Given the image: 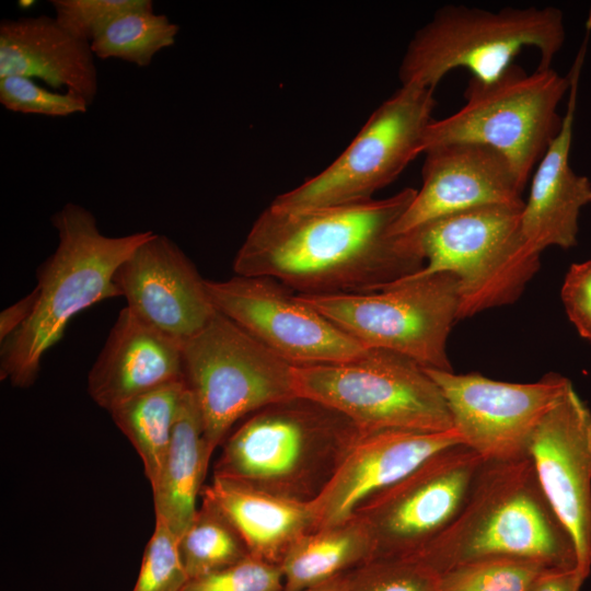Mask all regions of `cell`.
<instances>
[{
    "instance_id": "cell-25",
    "label": "cell",
    "mask_w": 591,
    "mask_h": 591,
    "mask_svg": "<svg viewBox=\"0 0 591 591\" xmlns=\"http://www.w3.org/2000/svg\"><path fill=\"white\" fill-rule=\"evenodd\" d=\"M187 390L185 380L166 383L109 412L117 428L137 451L151 489L159 480Z\"/></svg>"
},
{
    "instance_id": "cell-34",
    "label": "cell",
    "mask_w": 591,
    "mask_h": 591,
    "mask_svg": "<svg viewBox=\"0 0 591 591\" xmlns=\"http://www.w3.org/2000/svg\"><path fill=\"white\" fill-rule=\"evenodd\" d=\"M560 297L578 333L591 341V259L569 267Z\"/></svg>"
},
{
    "instance_id": "cell-4",
    "label": "cell",
    "mask_w": 591,
    "mask_h": 591,
    "mask_svg": "<svg viewBox=\"0 0 591 591\" xmlns=\"http://www.w3.org/2000/svg\"><path fill=\"white\" fill-rule=\"evenodd\" d=\"M359 437L348 417L297 395L251 414L227 437L213 476L310 503Z\"/></svg>"
},
{
    "instance_id": "cell-21",
    "label": "cell",
    "mask_w": 591,
    "mask_h": 591,
    "mask_svg": "<svg viewBox=\"0 0 591 591\" xmlns=\"http://www.w3.org/2000/svg\"><path fill=\"white\" fill-rule=\"evenodd\" d=\"M37 78L66 88L92 105L99 89L91 43L65 28L54 16H22L0 22V78Z\"/></svg>"
},
{
    "instance_id": "cell-14",
    "label": "cell",
    "mask_w": 591,
    "mask_h": 591,
    "mask_svg": "<svg viewBox=\"0 0 591 591\" xmlns=\"http://www.w3.org/2000/svg\"><path fill=\"white\" fill-rule=\"evenodd\" d=\"M425 370L439 386L463 444L484 462L526 456L536 427L571 384L556 373L533 383H510L477 373Z\"/></svg>"
},
{
    "instance_id": "cell-27",
    "label": "cell",
    "mask_w": 591,
    "mask_h": 591,
    "mask_svg": "<svg viewBox=\"0 0 591 591\" xmlns=\"http://www.w3.org/2000/svg\"><path fill=\"white\" fill-rule=\"evenodd\" d=\"M177 545L188 579L229 567L250 556L230 520L212 501L201 496L194 519L178 537Z\"/></svg>"
},
{
    "instance_id": "cell-2",
    "label": "cell",
    "mask_w": 591,
    "mask_h": 591,
    "mask_svg": "<svg viewBox=\"0 0 591 591\" xmlns=\"http://www.w3.org/2000/svg\"><path fill=\"white\" fill-rule=\"evenodd\" d=\"M577 568L573 543L548 503L529 455L485 462L452 522L412 557L441 575L484 558Z\"/></svg>"
},
{
    "instance_id": "cell-9",
    "label": "cell",
    "mask_w": 591,
    "mask_h": 591,
    "mask_svg": "<svg viewBox=\"0 0 591 591\" xmlns=\"http://www.w3.org/2000/svg\"><path fill=\"white\" fill-rule=\"evenodd\" d=\"M183 362L211 454L241 418L297 396L294 366L218 311L183 344Z\"/></svg>"
},
{
    "instance_id": "cell-22",
    "label": "cell",
    "mask_w": 591,
    "mask_h": 591,
    "mask_svg": "<svg viewBox=\"0 0 591 591\" xmlns=\"http://www.w3.org/2000/svg\"><path fill=\"white\" fill-rule=\"evenodd\" d=\"M201 497L230 520L251 556L279 565L303 534L315 529L310 503L291 500L236 480L213 476Z\"/></svg>"
},
{
    "instance_id": "cell-7",
    "label": "cell",
    "mask_w": 591,
    "mask_h": 591,
    "mask_svg": "<svg viewBox=\"0 0 591 591\" xmlns=\"http://www.w3.org/2000/svg\"><path fill=\"white\" fill-rule=\"evenodd\" d=\"M523 206L479 207L415 230L427 264L410 277L452 274L457 321L513 303L540 267L521 231Z\"/></svg>"
},
{
    "instance_id": "cell-15",
    "label": "cell",
    "mask_w": 591,
    "mask_h": 591,
    "mask_svg": "<svg viewBox=\"0 0 591 591\" xmlns=\"http://www.w3.org/2000/svg\"><path fill=\"white\" fill-rule=\"evenodd\" d=\"M528 455L538 484L572 540L578 570H591V409L572 383L533 432Z\"/></svg>"
},
{
    "instance_id": "cell-13",
    "label": "cell",
    "mask_w": 591,
    "mask_h": 591,
    "mask_svg": "<svg viewBox=\"0 0 591 591\" xmlns=\"http://www.w3.org/2000/svg\"><path fill=\"white\" fill-rule=\"evenodd\" d=\"M215 309L294 367L349 361L367 348L266 276L206 280Z\"/></svg>"
},
{
    "instance_id": "cell-31",
    "label": "cell",
    "mask_w": 591,
    "mask_h": 591,
    "mask_svg": "<svg viewBox=\"0 0 591 591\" xmlns=\"http://www.w3.org/2000/svg\"><path fill=\"white\" fill-rule=\"evenodd\" d=\"M0 103L11 112L51 117L85 113L89 107L74 92H51L23 76L0 78Z\"/></svg>"
},
{
    "instance_id": "cell-18",
    "label": "cell",
    "mask_w": 591,
    "mask_h": 591,
    "mask_svg": "<svg viewBox=\"0 0 591 591\" xmlns=\"http://www.w3.org/2000/svg\"><path fill=\"white\" fill-rule=\"evenodd\" d=\"M463 444L459 431H382L360 434L332 479L312 501L315 529L351 519L371 497L393 485L436 452Z\"/></svg>"
},
{
    "instance_id": "cell-28",
    "label": "cell",
    "mask_w": 591,
    "mask_h": 591,
    "mask_svg": "<svg viewBox=\"0 0 591 591\" xmlns=\"http://www.w3.org/2000/svg\"><path fill=\"white\" fill-rule=\"evenodd\" d=\"M520 558L494 557L457 565L440 575V591H529L545 569Z\"/></svg>"
},
{
    "instance_id": "cell-29",
    "label": "cell",
    "mask_w": 591,
    "mask_h": 591,
    "mask_svg": "<svg viewBox=\"0 0 591 591\" xmlns=\"http://www.w3.org/2000/svg\"><path fill=\"white\" fill-rule=\"evenodd\" d=\"M348 591H440V575L410 558H375L347 573Z\"/></svg>"
},
{
    "instance_id": "cell-32",
    "label": "cell",
    "mask_w": 591,
    "mask_h": 591,
    "mask_svg": "<svg viewBox=\"0 0 591 591\" xmlns=\"http://www.w3.org/2000/svg\"><path fill=\"white\" fill-rule=\"evenodd\" d=\"M181 591H283L279 565L248 556L229 567L188 579Z\"/></svg>"
},
{
    "instance_id": "cell-36",
    "label": "cell",
    "mask_w": 591,
    "mask_h": 591,
    "mask_svg": "<svg viewBox=\"0 0 591 591\" xmlns=\"http://www.w3.org/2000/svg\"><path fill=\"white\" fill-rule=\"evenodd\" d=\"M37 300L34 288L27 296L11 304L0 313V343L20 328L31 316Z\"/></svg>"
},
{
    "instance_id": "cell-26",
    "label": "cell",
    "mask_w": 591,
    "mask_h": 591,
    "mask_svg": "<svg viewBox=\"0 0 591 591\" xmlns=\"http://www.w3.org/2000/svg\"><path fill=\"white\" fill-rule=\"evenodd\" d=\"M178 31L165 14L154 12L150 1L115 18L91 40V48L101 59L148 67L159 51L174 45Z\"/></svg>"
},
{
    "instance_id": "cell-38",
    "label": "cell",
    "mask_w": 591,
    "mask_h": 591,
    "mask_svg": "<svg viewBox=\"0 0 591 591\" xmlns=\"http://www.w3.org/2000/svg\"><path fill=\"white\" fill-rule=\"evenodd\" d=\"M32 3H33V1H30V0H28V1H23V0L20 1V5H21L22 8L31 7Z\"/></svg>"
},
{
    "instance_id": "cell-12",
    "label": "cell",
    "mask_w": 591,
    "mask_h": 591,
    "mask_svg": "<svg viewBox=\"0 0 591 591\" xmlns=\"http://www.w3.org/2000/svg\"><path fill=\"white\" fill-rule=\"evenodd\" d=\"M484 463L455 444L367 500L354 517L370 536L371 559L412 557L428 545L459 513Z\"/></svg>"
},
{
    "instance_id": "cell-30",
    "label": "cell",
    "mask_w": 591,
    "mask_h": 591,
    "mask_svg": "<svg viewBox=\"0 0 591 591\" xmlns=\"http://www.w3.org/2000/svg\"><path fill=\"white\" fill-rule=\"evenodd\" d=\"M178 537L155 519L140 570L131 591H181L188 580L178 553Z\"/></svg>"
},
{
    "instance_id": "cell-23",
    "label": "cell",
    "mask_w": 591,
    "mask_h": 591,
    "mask_svg": "<svg viewBox=\"0 0 591 591\" xmlns=\"http://www.w3.org/2000/svg\"><path fill=\"white\" fill-rule=\"evenodd\" d=\"M211 453L208 450L201 415L187 390L155 487L152 489L155 519L179 537L197 511Z\"/></svg>"
},
{
    "instance_id": "cell-3",
    "label": "cell",
    "mask_w": 591,
    "mask_h": 591,
    "mask_svg": "<svg viewBox=\"0 0 591 591\" xmlns=\"http://www.w3.org/2000/svg\"><path fill=\"white\" fill-rule=\"evenodd\" d=\"M58 244L37 269V300L28 320L0 348V379L20 389L38 378L44 355L63 336L70 320L103 300L119 297L114 275L153 232L104 235L94 215L67 202L51 216Z\"/></svg>"
},
{
    "instance_id": "cell-11",
    "label": "cell",
    "mask_w": 591,
    "mask_h": 591,
    "mask_svg": "<svg viewBox=\"0 0 591 591\" xmlns=\"http://www.w3.org/2000/svg\"><path fill=\"white\" fill-rule=\"evenodd\" d=\"M432 89L402 85L370 116L348 148L324 171L279 195L270 208L299 212L372 199L419 153L432 123Z\"/></svg>"
},
{
    "instance_id": "cell-37",
    "label": "cell",
    "mask_w": 591,
    "mask_h": 591,
    "mask_svg": "<svg viewBox=\"0 0 591 591\" xmlns=\"http://www.w3.org/2000/svg\"><path fill=\"white\" fill-rule=\"evenodd\" d=\"M301 591H348L347 573L328 582L322 583L316 587L304 589Z\"/></svg>"
},
{
    "instance_id": "cell-6",
    "label": "cell",
    "mask_w": 591,
    "mask_h": 591,
    "mask_svg": "<svg viewBox=\"0 0 591 591\" xmlns=\"http://www.w3.org/2000/svg\"><path fill=\"white\" fill-rule=\"evenodd\" d=\"M297 395L348 417L360 434L453 429L447 402L425 368L381 348L343 362L293 368Z\"/></svg>"
},
{
    "instance_id": "cell-24",
    "label": "cell",
    "mask_w": 591,
    "mask_h": 591,
    "mask_svg": "<svg viewBox=\"0 0 591 591\" xmlns=\"http://www.w3.org/2000/svg\"><path fill=\"white\" fill-rule=\"evenodd\" d=\"M372 558L367 529L357 518L310 531L298 538L279 567L283 591H301L348 573Z\"/></svg>"
},
{
    "instance_id": "cell-35",
    "label": "cell",
    "mask_w": 591,
    "mask_h": 591,
    "mask_svg": "<svg viewBox=\"0 0 591 591\" xmlns=\"http://www.w3.org/2000/svg\"><path fill=\"white\" fill-rule=\"evenodd\" d=\"M586 579L578 568H545L532 582L529 591H580Z\"/></svg>"
},
{
    "instance_id": "cell-16",
    "label": "cell",
    "mask_w": 591,
    "mask_h": 591,
    "mask_svg": "<svg viewBox=\"0 0 591 591\" xmlns=\"http://www.w3.org/2000/svg\"><path fill=\"white\" fill-rule=\"evenodd\" d=\"M114 283L136 316L182 344L217 313L206 279L163 234L142 242L118 267Z\"/></svg>"
},
{
    "instance_id": "cell-8",
    "label": "cell",
    "mask_w": 591,
    "mask_h": 591,
    "mask_svg": "<svg viewBox=\"0 0 591 591\" xmlns=\"http://www.w3.org/2000/svg\"><path fill=\"white\" fill-rule=\"evenodd\" d=\"M569 86V76L563 77L553 68L526 73L514 63L493 81L472 78L464 93L465 104L428 126L424 152L452 142L485 144L509 161L525 186L560 131L563 117L557 108Z\"/></svg>"
},
{
    "instance_id": "cell-20",
    "label": "cell",
    "mask_w": 591,
    "mask_h": 591,
    "mask_svg": "<svg viewBox=\"0 0 591 591\" xmlns=\"http://www.w3.org/2000/svg\"><path fill=\"white\" fill-rule=\"evenodd\" d=\"M182 380L183 344L125 306L89 372L88 393L109 413L142 393Z\"/></svg>"
},
{
    "instance_id": "cell-5",
    "label": "cell",
    "mask_w": 591,
    "mask_h": 591,
    "mask_svg": "<svg viewBox=\"0 0 591 591\" xmlns=\"http://www.w3.org/2000/svg\"><path fill=\"white\" fill-rule=\"evenodd\" d=\"M565 40L563 13L554 7L488 11L450 4L416 32L399 66L402 85L432 89L451 70L474 79L500 77L524 47L540 54L537 68H552Z\"/></svg>"
},
{
    "instance_id": "cell-19",
    "label": "cell",
    "mask_w": 591,
    "mask_h": 591,
    "mask_svg": "<svg viewBox=\"0 0 591 591\" xmlns=\"http://www.w3.org/2000/svg\"><path fill=\"white\" fill-rule=\"evenodd\" d=\"M589 33L569 72V97L560 131L537 163L521 213L524 240L529 248L538 255L549 246H575L580 211L591 204L590 179L576 174L569 163L578 83Z\"/></svg>"
},
{
    "instance_id": "cell-33",
    "label": "cell",
    "mask_w": 591,
    "mask_h": 591,
    "mask_svg": "<svg viewBox=\"0 0 591 591\" xmlns=\"http://www.w3.org/2000/svg\"><path fill=\"white\" fill-rule=\"evenodd\" d=\"M151 0H50L57 21L76 36L91 40L115 18Z\"/></svg>"
},
{
    "instance_id": "cell-10",
    "label": "cell",
    "mask_w": 591,
    "mask_h": 591,
    "mask_svg": "<svg viewBox=\"0 0 591 591\" xmlns=\"http://www.w3.org/2000/svg\"><path fill=\"white\" fill-rule=\"evenodd\" d=\"M297 294L364 348L453 371L447 341L457 321L459 283L450 273L407 277L370 292Z\"/></svg>"
},
{
    "instance_id": "cell-1",
    "label": "cell",
    "mask_w": 591,
    "mask_h": 591,
    "mask_svg": "<svg viewBox=\"0 0 591 591\" xmlns=\"http://www.w3.org/2000/svg\"><path fill=\"white\" fill-rule=\"evenodd\" d=\"M417 190L385 199L283 212L267 207L239 248L233 270L271 277L302 294L370 292L425 267L418 234L394 225Z\"/></svg>"
},
{
    "instance_id": "cell-17",
    "label": "cell",
    "mask_w": 591,
    "mask_h": 591,
    "mask_svg": "<svg viewBox=\"0 0 591 591\" xmlns=\"http://www.w3.org/2000/svg\"><path fill=\"white\" fill-rule=\"evenodd\" d=\"M422 185L394 225L415 231L457 212L495 205L523 206L522 185L509 161L491 147L452 142L427 149Z\"/></svg>"
}]
</instances>
